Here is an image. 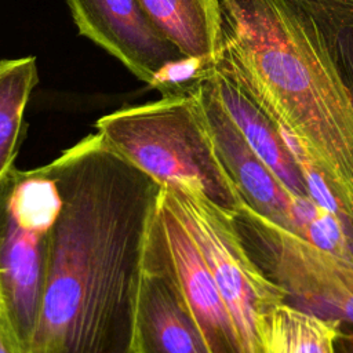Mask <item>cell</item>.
I'll return each instance as SVG.
<instances>
[{"label": "cell", "mask_w": 353, "mask_h": 353, "mask_svg": "<svg viewBox=\"0 0 353 353\" xmlns=\"http://www.w3.org/2000/svg\"><path fill=\"white\" fill-rule=\"evenodd\" d=\"M51 165L59 210L30 353H135L138 291L161 186L99 132Z\"/></svg>", "instance_id": "6da1fadb"}, {"label": "cell", "mask_w": 353, "mask_h": 353, "mask_svg": "<svg viewBox=\"0 0 353 353\" xmlns=\"http://www.w3.org/2000/svg\"><path fill=\"white\" fill-rule=\"evenodd\" d=\"M216 61L276 121L295 163L319 171L353 240V108L276 0H221Z\"/></svg>", "instance_id": "7a4b0ae2"}, {"label": "cell", "mask_w": 353, "mask_h": 353, "mask_svg": "<svg viewBox=\"0 0 353 353\" xmlns=\"http://www.w3.org/2000/svg\"><path fill=\"white\" fill-rule=\"evenodd\" d=\"M95 127L117 153L161 188L207 199L232 214L244 203L221 163L192 87L117 109Z\"/></svg>", "instance_id": "3957f363"}, {"label": "cell", "mask_w": 353, "mask_h": 353, "mask_svg": "<svg viewBox=\"0 0 353 353\" xmlns=\"http://www.w3.org/2000/svg\"><path fill=\"white\" fill-rule=\"evenodd\" d=\"M58 210L51 163L0 183V324L15 353H30Z\"/></svg>", "instance_id": "277c9868"}, {"label": "cell", "mask_w": 353, "mask_h": 353, "mask_svg": "<svg viewBox=\"0 0 353 353\" xmlns=\"http://www.w3.org/2000/svg\"><path fill=\"white\" fill-rule=\"evenodd\" d=\"M233 221L248 255L288 303L353 327V261L316 247L245 203Z\"/></svg>", "instance_id": "5b68a950"}, {"label": "cell", "mask_w": 353, "mask_h": 353, "mask_svg": "<svg viewBox=\"0 0 353 353\" xmlns=\"http://www.w3.org/2000/svg\"><path fill=\"white\" fill-rule=\"evenodd\" d=\"M163 190L201 251L244 352L259 353V319L274 305L287 302L285 294L248 255L232 212L186 192Z\"/></svg>", "instance_id": "8992f818"}, {"label": "cell", "mask_w": 353, "mask_h": 353, "mask_svg": "<svg viewBox=\"0 0 353 353\" xmlns=\"http://www.w3.org/2000/svg\"><path fill=\"white\" fill-rule=\"evenodd\" d=\"M81 36L117 58L135 77L171 94L205 70L186 58L149 19L138 0H66Z\"/></svg>", "instance_id": "52a82bcc"}, {"label": "cell", "mask_w": 353, "mask_h": 353, "mask_svg": "<svg viewBox=\"0 0 353 353\" xmlns=\"http://www.w3.org/2000/svg\"><path fill=\"white\" fill-rule=\"evenodd\" d=\"M134 341L135 353H211L182 295L159 210L143 256Z\"/></svg>", "instance_id": "ba28073f"}, {"label": "cell", "mask_w": 353, "mask_h": 353, "mask_svg": "<svg viewBox=\"0 0 353 353\" xmlns=\"http://www.w3.org/2000/svg\"><path fill=\"white\" fill-rule=\"evenodd\" d=\"M192 91L200 103L221 163L243 201L287 229L292 192L258 157L228 114L215 90L210 69L193 83Z\"/></svg>", "instance_id": "9c48e42d"}, {"label": "cell", "mask_w": 353, "mask_h": 353, "mask_svg": "<svg viewBox=\"0 0 353 353\" xmlns=\"http://www.w3.org/2000/svg\"><path fill=\"white\" fill-rule=\"evenodd\" d=\"M159 219L185 302L211 353H245L232 314L190 232L161 188Z\"/></svg>", "instance_id": "30bf717a"}, {"label": "cell", "mask_w": 353, "mask_h": 353, "mask_svg": "<svg viewBox=\"0 0 353 353\" xmlns=\"http://www.w3.org/2000/svg\"><path fill=\"white\" fill-rule=\"evenodd\" d=\"M210 73L223 108L252 150L291 192L307 196L299 167L276 121L223 63L216 61Z\"/></svg>", "instance_id": "8fae6325"}, {"label": "cell", "mask_w": 353, "mask_h": 353, "mask_svg": "<svg viewBox=\"0 0 353 353\" xmlns=\"http://www.w3.org/2000/svg\"><path fill=\"white\" fill-rule=\"evenodd\" d=\"M353 108V0H276Z\"/></svg>", "instance_id": "7c38bea8"}, {"label": "cell", "mask_w": 353, "mask_h": 353, "mask_svg": "<svg viewBox=\"0 0 353 353\" xmlns=\"http://www.w3.org/2000/svg\"><path fill=\"white\" fill-rule=\"evenodd\" d=\"M153 25L201 70L218 58L222 37L221 0H138Z\"/></svg>", "instance_id": "4fadbf2b"}, {"label": "cell", "mask_w": 353, "mask_h": 353, "mask_svg": "<svg viewBox=\"0 0 353 353\" xmlns=\"http://www.w3.org/2000/svg\"><path fill=\"white\" fill-rule=\"evenodd\" d=\"M341 328L288 302L266 310L259 319V353H335L334 341Z\"/></svg>", "instance_id": "5bb4252c"}, {"label": "cell", "mask_w": 353, "mask_h": 353, "mask_svg": "<svg viewBox=\"0 0 353 353\" xmlns=\"http://www.w3.org/2000/svg\"><path fill=\"white\" fill-rule=\"evenodd\" d=\"M37 83L34 57L0 59V183L14 168L23 134V114Z\"/></svg>", "instance_id": "9a60e30c"}, {"label": "cell", "mask_w": 353, "mask_h": 353, "mask_svg": "<svg viewBox=\"0 0 353 353\" xmlns=\"http://www.w3.org/2000/svg\"><path fill=\"white\" fill-rule=\"evenodd\" d=\"M287 229L319 248L353 261V240L347 230L335 215L309 196L291 193Z\"/></svg>", "instance_id": "2e32d148"}, {"label": "cell", "mask_w": 353, "mask_h": 353, "mask_svg": "<svg viewBox=\"0 0 353 353\" xmlns=\"http://www.w3.org/2000/svg\"><path fill=\"white\" fill-rule=\"evenodd\" d=\"M335 353H353V327L342 325L334 341Z\"/></svg>", "instance_id": "e0dca14e"}, {"label": "cell", "mask_w": 353, "mask_h": 353, "mask_svg": "<svg viewBox=\"0 0 353 353\" xmlns=\"http://www.w3.org/2000/svg\"><path fill=\"white\" fill-rule=\"evenodd\" d=\"M0 353H15V350L11 346V343H10V341H8L7 335H6L1 324H0Z\"/></svg>", "instance_id": "ac0fdd59"}]
</instances>
